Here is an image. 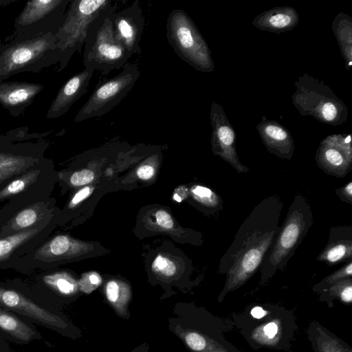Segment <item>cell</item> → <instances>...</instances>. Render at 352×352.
<instances>
[{
    "label": "cell",
    "mask_w": 352,
    "mask_h": 352,
    "mask_svg": "<svg viewBox=\"0 0 352 352\" xmlns=\"http://www.w3.org/2000/svg\"><path fill=\"white\" fill-rule=\"evenodd\" d=\"M282 209L280 197L270 195L242 223L220 261L219 272L227 274L225 292L242 285L260 268L280 230Z\"/></svg>",
    "instance_id": "cell-1"
},
{
    "label": "cell",
    "mask_w": 352,
    "mask_h": 352,
    "mask_svg": "<svg viewBox=\"0 0 352 352\" xmlns=\"http://www.w3.org/2000/svg\"><path fill=\"white\" fill-rule=\"evenodd\" d=\"M55 33L14 37L0 46V82L22 72L38 73L58 65L61 52Z\"/></svg>",
    "instance_id": "cell-2"
},
{
    "label": "cell",
    "mask_w": 352,
    "mask_h": 352,
    "mask_svg": "<svg viewBox=\"0 0 352 352\" xmlns=\"http://www.w3.org/2000/svg\"><path fill=\"white\" fill-rule=\"evenodd\" d=\"M117 2L106 6L88 28L84 43L85 67L98 70L103 75L122 68L131 55L117 38L112 16L117 10Z\"/></svg>",
    "instance_id": "cell-3"
},
{
    "label": "cell",
    "mask_w": 352,
    "mask_h": 352,
    "mask_svg": "<svg viewBox=\"0 0 352 352\" xmlns=\"http://www.w3.org/2000/svg\"><path fill=\"white\" fill-rule=\"evenodd\" d=\"M313 223L309 200L300 194L296 195L274 242L260 266L262 280L270 278L278 270L287 266Z\"/></svg>",
    "instance_id": "cell-4"
},
{
    "label": "cell",
    "mask_w": 352,
    "mask_h": 352,
    "mask_svg": "<svg viewBox=\"0 0 352 352\" xmlns=\"http://www.w3.org/2000/svg\"><path fill=\"white\" fill-rule=\"evenodd\" d=\"M292 102L300 115L320 122L339 126L347 120L348 108L323 81L306 73L294 82Z\"/></svg>",
    "instance_id": "cell-5"
},
{
    "label": "cell",
    "mask_w": 352,
    "mask_h": 352,
    "mask_svg": "<svg viewBox=\"0 0 352 352\" xmlns=\"http://www.w3.org/2000/svg\"><path fill=\"white\" fill-rule=\"evenodd\" d=\"M0 305L33 324L64 336H72L75 331L56 306L26 287L0 285Z\"/></svg>",
    "instance_id": "cell-6"
},
{
    "label": "cell",
    "mask_w": 352,
    "mask_h": 352,
    "mask_svg": "<svg viewBox=\"0 0 352 352\" xmlns=\"http://www.w3.org/2000/svg\"><path fill=\"white\" fill-rule=\"evenodd\" d=\"M166 37L176 54L198 72L214 71L210 47L194 21L182 9H173L166 24Z\"/></svg>",
    "instance_id": "cell-7"
},
{
    "label": "cell",
    "mask_w": 352,
    "mask_h": 352,
    "mask_svg": "<svg viewBox=\"0 0 352 352\" xmlns=\"http://www.w3.org/2000/svg\"><path fill=\"white\" fill-rule=\"evenodd\" d=\"M111 2V0L71 1L65 19L55 34L57 47L61 52L57 72L64 69L74 53L81 50L89 26Z\"/></svg>",
    "instance_id": "cell-8"
},
{
    "label": "cell",
    "mask_w": 352,
    "mask_h": 352,
    "mask_svg": "<svg viewBox=\"0 0 352 352\" xmlns=\"http://www.w3.org/2000/svg\"><path fill=\"white\" fill-rule=\"evenodd\" d=\"M140 74L136 65L127 63L118 74L100 82L78 111L74 122L100 117L109 112L130 92Z\"/></svg>",
    "instance_id": "cell-9"
},
{
    "label": "cell",
    "mask_w": 352,
    "mask_h": 352,
    "mask_svg": "<svg viewBox=\"0 0 352 352\" xmlns=\"http://www.w3.org/2000/svg\"><path fill=\"white\" fill-rule=\"evenodd\" d=\"M71 0L28 1L14 24V37L56 33L63 22Z\"/></svg>",
    "instance_id": "cell-10"
},
{
    "label": "cell",
    "mask_w": 352,
    "mask_h": 352,
    "mask_svg": "<svg viewBox=\"0 0 352 352\" xmlns=\"http://www.w3.org/2000/svg\"><path fill=\"white\" fill-rule=\"evenodd\" d=\"M315 160L325 173L344 177L352 168L351 134H332L325 137L319 144Z\"/></svg>",
    "instance_id": "cell-11"
},
{
    "label": "cell",
    "mask_w": 352,
    "mask_h": 352,
    "mask_svg": "<svg viewBox=\"0 0 352 352\" xmlns=\"http://www.w3.org/2000/svg\"><path fill=\"white\" fill-rule=\"evenodd\" d=\"M212 126L211 145L214 155L230 164L239 173H247L249 168L240 162L236 152L234 129L221 105L213 101L210 112Z\"/></svg>",
    "instance_id": "cell-12"
},
{
    "label": "cell",
    "mask_w": 352,
    "mask_h": 352,
    "mask_svg": "<svg viewBox=\"0 0 352 352\" xmlns=\"http://www.w3.org/2000/svg\"><path fill=\"white\" fill-rule=\"evenodd\" d=\"M112 23L117 38L131 56L140 54L144 19L138 1L120 11H116Z\"/></svg>",
    "instance_id": "cell-13"
},
{
    "label": "cell",
    "mask_w": 352,
    "mask_h": 352,
    "mask_svg": "<svg viewBox=\"0 0 352 352\" xmlns=\"http://www.w3.org/2000/svg\"><path fill=\"white\" fill-rule=\"evenodd\" d=\"M95 70L85 69L72 76L60 88L52 100L46 117L54 119L64 115L73 104L87 91Z\"/></svg>",
    "instance_id": "cell-14"
},
{
    "label": "cell",
    "mask_w": 352,
    "mask_h": 352,
    "mask_svg": "<svg viewBox=\"0 0 352 352\" xmlns=\"http://www.w3.org/2000/svg\"><path fill=\"white\" fill-rule=\"evenodd\" d=\"M43 89V85L36 82H1L0 104L12 116H19Z\"/></svg>",
    "instance_id": "cell-15"
},
{
    "label": "cell",
    "mask_w": 352,
    "mask_h": 352,
    "mask_svg": "<svg viewBox=\"0 0 352 352\" xmlns=\"http://www.w3.org/2000/svg\"><path fill=\"white\" fill-rule=\"evenodd\" d=\"M256 130L267 151L280 159L291 160L294 151V141L289 131L275 120L262 117Z\"/></svg>",
    "instance_id": "cell-16"
},
{
    "label": "cell",
    "mask_w": 352,
    "mask_h": 352,
    "mask_svg": "<svg viewBox=\"0 0 352 352\" xmlns=\"http://www.w3.org/2000/svg\"><path fill=\"white\" fill-rule=\"evenodd\" d=\"M0 337L19 344L42 340V336L31 322L0 305Z\"/></svg>",
    "instance_id": "cell-17"
},
{
    "label": "cell",
    "mask_w": 352,
    "mask_h": 352,
    "mask_svg": "<svg viewBox=\"0 0 352 352\" xmlns=\"http://www.w3.org/2000/svg\"><path fill=\"white\" fill-rule=\"evenodd\" d=\"M316 260L332 266L352 261V226H338L330 229L328 242Z\"/></svg>",
    "instance_id": "cell-18"
},
{
    "label": "cell",
    "mask_w": 352,
    "mask_h": 352,
    "mask_svg": "<svg viewBox=\"0 0 352 352\" xmlns=\"http://www.w3.org/2000/svg\"><path fill=\"white\" fill-rule=\"evenodd\" d=\"M300 20L297 10L290 6L275 7L256 16L252 24L258 29L280 34L293 30Z\"/></svg>",
    "instance_id": "cell-19"
},
{
    "label": "cell",
    "mask_w": 352,
    "mask_h": 352,
    "mask_svg": "<svg viewBox=\"0 0 352 352\" xmlns=\"http://www.w3.org/2000/svg\"><path fill=\"white\" fill-rule=\"evenodd\" d=\"M40 285L41 296L54 305L70 298L77 290L76 280L66 272L45 274Z\"/></svg>",
    "instance_id": "cell-20"
},
{
    "label": "cell",
    "mask_w": 352,
    "mask_h": 352,
    "mask_svg": "<svg viewBox=\"0 0 352 352\" xmlns=\"http://www.w3.org/2000/svg\"><path fill=\"white\" fill-rule=\"evenodd\" d=\"M331 28L338 41L346 69L352 67V18L344 12H339L332 21Z\"/></svg>",
    "instance_id": "cell-21"
},
{
    "label": "cell",
    "mask_w": 352,
    "mask_h": 352,
    "mask_svg": "<svg viewBox=\"0 0 352 352\" xmlns=\"http://www.w3.org/2000/svg\"><path fill=\"white\" fill-rule=\"evenodd\" d=\"M38 231V229H27L0 239V261L8 258L15 249L34 236Z\"/></svg>",
    "instance_id": "cell-22"
},
{
    "label": "cell",
    "mask_w": 352,
    "mask_h": 352,
    "mask_svg": "<svg viewBox=\"0 0 352 352\" xmlns=\"http://www.w3.org/2000/svg\"><path fill=\"white\" fill-rule=\"evenodd\" d=\"M40 171L34 170L13 180L0 191V199L17 194L36 180Z\"/></svg>",
    "instance_id": "cell-23"
},
{
    "label": "cell",
    "mask_w": 352,
    "mask_h": 352,
    "mask_svg": "<svg viewBox=\"0 0 352 352\" xmlns=\"http://www.w3.org/2000/svg\"><path fill=\"white\" fill-rule=\"evenodd\" d=\"M194 197L200 203L214 208L217 210L221 208L222 200L214 191L203 186H195L192 188Z\"/></svg>",
    "instance_id": "cell-24"
},
{
    "label": "cell",
    "mask_w": 352,
    "mask_h": 352,
    "mask_svg": "<svg viewBox=\"0 0 352 352\" xmlns=\"http://www.w3.org/2000/svg\"><path fill=\"white\" fill-rule=\"evenodd\" d=\"M30 160L29 157L0 153V173L12 170H23Z\"/></svg>",
    "instance_id": "cell-25"
},
{
    "label": "cell",
    "mask_w": 352,
    "mask_h": 352,
    "mask_svg": "<svg viewBox=\"0 0 352 352\" xmlns=\"http://www.w3.org/2000/svg\"><path fill=\"white\" fill-rule=\"evenodd\" d=\"M352 276V261L347 262L344 265L325 277L320 283L314 287L315 289L324 290L329 288L337 282Z\"/></svg>",
    "instance_id": "cell-26"
},
{
    "label": "cell",
    "mask_w": 352,
    "mask_h": 352,
    "mask_svg": "<svg viewBox=\"0 0 352 352\" xmlns=\"http://www.w3.org/2000/svg\"><path fill=\"white\" fill-rule=\"evenodd\" d=\"M38 219V213L33 208L23 210L14 217L12 222L14 230L27 229L35 223Z\"/></svg>",
    "instance_id": "cell-27"
},
{
    "label": "cell",
    "mask_w": 352,
    "mask_h": 352,
    "mask_svg": "<svg viewBox=\"0 0 352 352\" xmlns=\"http://www.w3.org/2000/svg\"><path fill=\"white\" fill-rule=\"evenodd\" d=\"M106 295L108 300L120 311L124 308L129 298V295L121 294L120 286L114 280L107 284Z\"/></svg>",
    "instance_id": "cell-28"
},
{
    "label": "cell",
    "mask_w": 352,
    "mask_h": 352,
    "mask_svg": "<svg viewBox=\"0 0 352 352\" xmlns=\"http://www.w3.org/2000/svg\"><path fill=\"white\" fill-rule=\"evenodd\" d=\"M153 269L166 276H171L175 272L174 263L168 258L159 255L154 261Z\"/></svg>",
    "instance_id": "cell-29"
},
{
    "label": "cell",
    "mask_w": 352,
    "mask_h": 352,
    "mask_svg": "<svg viewBox=\"0 0 352 352\" xmlns=\"http://www.w3.org/2000/svg\"><path fill=\"white\" fill-rule=\"evenodd\" d=\"M102 282L100 276L95 272L85 275L80 280V289L85 292L89 293L98 287Z\"/></svg>",
    "instance_id": "cell-30"
},
{
    "label": "cell",
    "mask_w": 352,
    "mask_h": 352,
    "mask_svg": "<svg viewBox=\"0 0 352 352\" xmlns=\"http://www.w3.org/2000/svg\"><path fill=\"white\" fill-rule=\"evenodd\" d=\"M184 340L187 345L195 351H204L206 345L204 338L196 332L187 333L184 336Z\"/></svg>",
    "instance_id": "cell-31"
},
{
    "label": "cell",
    "mask_w": 352,
    "mask_h": 352,
    "mask_svg": "<svg viewBox=\"0 0 352 352\" xmlns=\"http://www.w3.org/2000/svg\"><path fill=\"white\" fill-rule=\"evenodd\" d=\"M94 177V173L89 169H83L74 173L70 177V182L76 186L90 183Z\"/></svg>",
    "instance_id": "cell-32"
},
{
    "label": "cell",
    "mask_w": 352,
    "mask_h": 352,
    "mask_svg": "<svg viewBox=\"0 0 352 352\" xmlns=\"http://www.w3.org/2000/svg\"><path fill=\"white\" fill-rule=\"evenodd\" d=\"M335 193L342 201L352 205V181H349L344 186L337 188Z\"/></svg>",
    "instance_id": "cell-33"
},
{
    "label": "cell",
    "mask_w": 352,
    "mask_h": 352,
    "mask_svg": "<svg viewBox=\"0 0 352 352\" xmlns=\"http://www.w3.org/2000/svg\"><path fill=\"white\" fill-rule=\"evenodd\" d=\"M156 221L158 225L164 228H171L173 226V221L171 216L164 210H158L156 214Z\"/></svg>",
    "instance_id": "cell-34"
},
{
    "label": "cell",
    "mask_w": 352,
    "mask_h": 352,
    "mask_svg": "<svg viewBox=\"0 0 352 352\" xmlns=\"http://www.w3.org/2000/svg\"><path fill=\"white\" fill-rule=\"evenodd\" d=\"M155 173L154 168L148 164L141 166L137 170L138 176L142 179L151 178Z\"/></svg>",
    "instance_id": "cell-35"
},
{
    "label": "cell",
    "mask_w": 352,
    "mask_h": 352,
    "mask_svg": "<svg viewBox=\"0 0 352 352\" xmlns=\"http://www.w3.org/2000/svg\"><path fill=\"white\" fill-rule=\"evenodd\" d=\"M91 190L89 187H85L79 190L72 198L71 205H76L89 195Z\"/></svg>",
    "instance_id": "cell-36"
},
{
    "label": "cell",
    "mask_w": 352,
    "mask_h": 352,
    "mask_svg": "<svg viewBox=\"0 0 352 352\" xmlns=\"http://www.w3.org/2000/svg\"><path fill=\"white\" fill-rule=\"evenodd\" d=\"M264 333L270 338H274L278 331V327L274 322L267 324L263 328Z\"/></svg>",
    "instance_id": "cell-37"
},
{
    "label": "cell",
    "mask_w": 352,
    "mask_h": 352,
    "mask_svg": "<svg viewBox=\"0 0 352 352\" xmlns=\"http://www.w3.org/2000/svg\"><path fill=\"white\" fill-rule=\"evenodd\" d=\"M266 311L261 307H256L251 311V314L255 318H261L266 315Z\"/></svg>",
    "instance_id": "cell-38"
},
{
    "label": "cell",
    "mask_w": 352,
    "mask_h": 352,
    "mask_svg": "<svg viewBox=\"0 0 352 352\" xmlns=\"http://www.w3.org/2000/svg\"><path fill=\"white\" fill-rule=\"evenodd\" d=\"M21 171H22V170H8V171H5L2 173H0V182L9 178L10 177H12V175H14L16 173H19Z\"/></svg>",
    "instance_id": "cell-39"
},
{
    "label": "cell",
    "mask_w": 352,
    "mask_h": 352,
    "mask_svg": "<svg viewBox=\"0 0 352 352\" xmlns=\"http://www.w3.org/2000/svg\"><path fill=\"white\" fill-rule=\"evenodd\" d=\"M0 352H11L6 340L0 337Z\"/></svg>",
    "instance_id": "cell-40"
},
{
    "label": "cell",
    "mask_w": 352,
    "mask_h": 352,
    "mask_svg": "<svg viewBox=\"0 0 352 352\" xmlns=\"http://www.w3.org/2000/svg\"><path fill=\"white\" fill-rule=\"evenodd\" d=\"M16 0L14 1H12V0H0V6H5L6 4H9L13 1H15Z\"/></svg>",
    "instance_id": "cell-41"
},
{
    "label": "cell",
    "mask_w": 352,
    "mask_h": 352,
    "mask_svg": "<svg viewBox=\"0 0 352 352\" xmlns=\"http://www.w3.org/2000/svg\"><path fill=\"white\" fill-rule=\"evenodd\" d=\"M174 199L178 202H180L182 201V199L179 197L177 195H175L173 197Z\"/></svg>",
    "instance_id": "cell-42"
},
{
    "label": "cell",
    "mask_w": 352,
    "mask_h": 352,
    "mask_svg": "<svg viewBox=\"0 0 352 352\" xmlns=\"http://www.w3.org/2000/svg\"><path fill=\"white\" fill-rule=\"evenodd\" d=\"M1 131H0V137H1Z\"/></svg>",
    "instance_id": "cell-43"
}]
</instances>
